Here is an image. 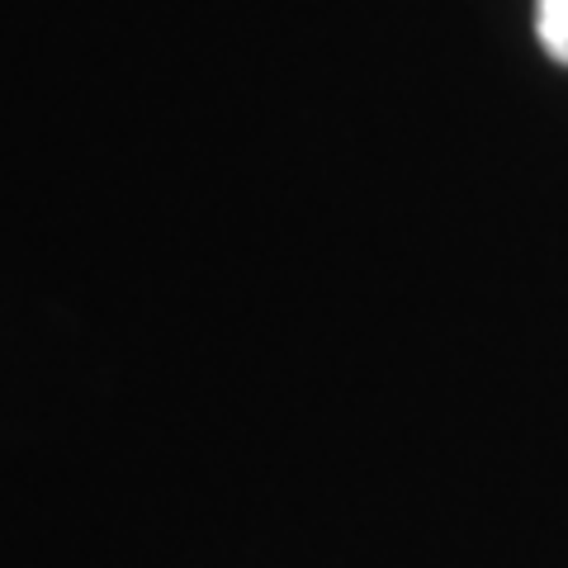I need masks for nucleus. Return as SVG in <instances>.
Here are the masks:
<instances>
[{"instance_id":"nucleus-1","label":"nucleus","mask_w":568,"mask_h":568,"mask_svg":"<svg viewBox=\"0 0 568 568\" xmlns=\"http://www.w3.org/2000/svg\"><path fill=\"white\" fill-rule=\"evenodd\" d=\"M536 33L549 58L568 67V0H536Z\"/></svg>"}]
</instances>
